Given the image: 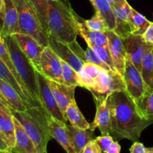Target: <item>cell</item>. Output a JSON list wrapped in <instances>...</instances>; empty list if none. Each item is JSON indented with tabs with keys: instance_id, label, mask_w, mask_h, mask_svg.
Listing matches in <instances>:
<instances>
[{
	"instance_id": "cell-1",
	"label": "cell",
	"mask_w": 153,
	"mask_h": 153,
	"mask_svg": "<svg viewBox=\"0 0 153 153\" xmlns=\"http://www.w3.org/2000/svg\"><path fill=\"white\" fill-rule=\"evenodd\" d=\"M110 117V135L116 140L138 141L142 131L153 123V120L144 119L140 114L136 103L125 91L111 95Z\"/></svg>"
},
{
	"instance_id": "cell-2",
	"label": "cell",
	"mask_w": 153,
	"mask_h": 153,
	"mask_svg": "<svg viewBox=\"0 0 153 153\" xmlns=\"http://www.w3.org/2000/svg\"><path fill=\"white\" fill-rule=\"evenodd\" d=\"M48 3V34L66 44L76 40V13L68 1L49 0Z\"/></svg>"
},
{
	"instance_id": "cell-3",
	"label": "cell",
	"mask_w": 153,
	"mask_h": 153,
	"mask_svg": "<svg viewBox=\"0 0 153 153\" xmlns=\"http://www.w3.org/2000/svg\"><path fill=\"white\" fill-rule=\"evenodd\" d=\"M11 114L32 139L38 153L46 150L48 142L52 137L48 126L49 116L45 111L38 107H28L24 111H11Z\"/></svg>"
},
{
	"instance_id": "cell-4",
	"label": "cell",
	"mask_w": 153,
	"mask_h": 153,
	"mask_svg": "<svg viewBox=\"0 0 153 153\" xmlns=\"http://www.w3.org/2000/svg\"><path fill=\"white\" fill-rule=\"evenodd\" d=\"M13 64L29 94L38 103L40 104L38 92L36 68L23 53L12 35L4 37ZM42 106V105H41Z\"/></svg>"
},
{
	"instance_id": "cell-5",
	"label": "cell",
	"mask_w": 153,
	"mask_h": 153,
	"mask_svg": "<svg viewBox=\"0 0 153 153\" xmlns=\"http://www.w3.org/2000/svg\"><path fill=\"white\" fill-rule=\"evenodd\" d=\"M18 14L21 33L32 36L44 48L48 46V37L28 0H13Z\"/></svg>"
},
{
	"instance_id": "cell-6",
	"label": "cell",
	"mask_w": 153,
	"mask_h": 153,
	"mask_svg": "<svg viewBox=\"0 0 153 153\" xmlns=\"http://www.w3.org/2000/svg\"><path fill=\"white\" fill-rule=\"evenodd\" d=\"M88 91L93 97H106L116 91H125V85L118 72L102 68L96 78L94 85Z\"/></svg>"
},
{
	"instance_id": "cell-7",
	"label": "cell",
	"mask_w": 153,
	"mask_h": 153,
	"mask_svg": "<svg viewBox=\"0 0 153 153\" xmlns=\"http://www.w3.org/2000/svg\"><path fill=\"white\" fill-rule=\"evenodd\" d=\"M122 43L126 57L140 72L142 60L148 52L152 50L153 45L146 41L142 35L135 34H130L122 39Z\"/></svg>"
},
{
	"instance_id": "cell-8",
	"label": "cell",
	"mask_w": 153,
	"mask_h": 153,
	"mask_svg": "<svg viewBox=\"0 0 153 153\" xmlns=\"http://www.w3.org/2000/svg\"><path fill=\"white\" fill-rule=\"evenodd\" d=\"M36 75H37L40 102L43 108L49 117L67 124L68 120L63 115L62 112L58 106L52 91L48 85L46 79L38 70L36 71Z\"/></svg>"
},
{
	"instance_id": "cell-9",
	"label": "cell",
	"mask_w": 153,
	"mask_h": 153,
	"mask_svg": "<svg viewBox=\"0 0 153 153\" xmlns=\"http://www.w3.org/2000/svg\"><path fill=\"white\" fill-rule=\"evenodd\" d=\"M122 77L125 85V91L136 103L144 94L147 86L144 83L140 72L128 58H126Z\"/></svg>"
},
{
	"instance_id": "cell-10",
	"label": "cell",
	"mask_w": 153,
	"mask_h": 153,
	"mask_svg": "<svg viewBox=\"0 0 153 153\" xmlns=\"http://www.w3.org/2000/svg\"><path fill=\"white\" fill-rule=\"evenodd\" d=\"M39 72L46 79L64 84L61 59L49 46L44 49L40 55Z\"/></svg>"
},
{
	"instance_id": "cell-11",
	"label": "cell",
	"mask_w": 153,
	"mask_h": 153,
	"mask_svg": "<svg viewBox=\"0 0 153 153\" xmlns=\"http://www.w3.org/2000/svg\"><path fill=\"white\" fill-rule=\"evenodd\" d=\"M111 95L106 97H94L96 114L93 122L90 123L91 131H94L98 128L101 134H111Z\"/></svg>"
},
{
	"instance_id": "cell-12",
	"label": "cell",
	"mask_w": 153,
	"mask_h": 153,
	"mask_svg": "<svg viewBox=\"0 0 153 153\" xmlns=\"http://www.w3.org/2000/svg\"><path fill=\"white\" fill-rule=\"evenodd\" d=\"M12 36L16 40L21 50L32 63L36 70L39 71L40 55L44 48L28 34L16 33Z\"/></svg>"
},
{
	"instance_id": "cell-13",
	"label": "cell",
	"mask_w": 153,
	"mask_h": 153,
	"mask_svg": "<svg viewBox=\"0 0 153 153\" xmlns=\"http://www.w3.org/2000/svg\"><path fill=\"white\" fill-rule=\"evenodd\" d=\"M105 33L107 36L108 48L116 70L123 76L127 57L123 46L122 40L112 30H108Z\"/></svg>"
},
{
	"instance_id": "cell-14",
	"label": "cell",
	"mask_w": 153,
	"mask_h": 153,
	"mask_svg": "<svg viewBox=\"0 0 153 153\" xmlns=\"http://www.w3.org/2000/svg\"><path fill=\"white\" fill-rule=\"evenodd\" d=\"M48 46L58 55L60 59L71 66L78 73H80L83 62L72 52L68 45L59 41L52 36L49 35Z\"/></svg>"
},
{
	"instance_id": "cell-15",
	"label": "cell",
	"mask_w": 153,
	"mask_h": 153,
	"mask_svg": "<svg viewBox=\"0 0 153 153\" xmlns=\"http://www.w3.org/2000/svg\"><path fill=\"white\" fill-rule=\"evenodd\" d=\"M116 26L113 31L122 40L131 34L130 28V19L131 16L132 7L125 1L122 5L112 7Z\"/></svg>"
},
{
	"instance_id": "cell-16",
	"label": "cell",
	"mask_w": 153,
	"mask_h": 153,
	"mask_svg": "<svg viewBox=\"0 0 153 153\" xmlns=\"http://www.w3.org/2000/svg\"><path fill=\"white\" fill-rule=\"evenodd\" d=\"M56 101L63 115L65 117V111L70 102L75 100L74 93L76 87L69 86L62 83L46 79Z\"/></svg>"
},
{
	"instance_id": "cell-17",
	"label": "cell",
	"mask_w": 153,
	"mask_h": 153,
	"mask_svg": "<svg viewBox=\"0 0 153 153\" xmlns=\"http://www.w3.org/2000/svg\"><path fill=\"white\" fill-rule=\"evenodd\" d=\"M67 124L48 117V126L51 137L55 139L67 153H76L66 129Z\"/></svg>"
},
{
	"instance_id": "cell-18",
	"label": "cell",
	"mask_w": 153,
	"mask_h": 153,
	"mask_svg": "<svg viewBox=\"0 0 153 153\" xmlns=\"http://www.w3.org/2000/svg\"><path fill=\"white\" fill-rule=\"evenodd\" d=\"M5 1V10L3 18L2 26L0 29V36L2 37L21 33L18 22V14L13 0Z\"/></svg>"
},
{
	"instance_id": "cell-19",
	"label": "cell",
	"mask_w": 153,
	"mask_h": 153,
	"mask_svg": "<svg viewBox=\"0 0 153 153\" xmlns=\"http://www.w3.org/2000/svg\"><path fill=\"white\" fill-rule=\"evenodd\" d=\"M0 137L9 149L15 144V128L14 117L8 108H0Z\"/></svg>"
},
{
	"instance_id": "cell-20",
	"label": "cell",
	"mask_w": 153,
	"mask_h": 153,
	"mask_svg": "<svg viewBox=\"0 0 153 153\" xmlns=\"http://www.w3.org/2000/svg\"><path fill=\"white\" fill-rule=\"evenodd\" d=\"M0 79L8 83L10 85H11L17 91V93L20 94L21 98L22 99L24 102L26 103L27 107H38L44 110L41 105L38 103L29 94L26 93L22 89V88L18 83L16 79H15L14 75L11 73V72L8 70V68L6 67L5 64L2 61L1 59H0Z\"/></svg>"
},
{
	"instance_id": "cell-21",
	"label": "cell",
	"mask_w": 153,
	"mask_h": 153,
	"mask_svg": "<svg viewBox=\"0 0 153 153\" xmlns=\"http://www.w3.org/2000/svg\"><path fill=\"white\" fill-rule=\"evenodd\" d=\"M14 123L15 128V144L14 147L11 149L15 153H38L32 139L14 117Z\"/></svg>"
},
{
	"instance_id": "cell-22",
	"label": "cell",
	"mask_w": 153,
	"mask_h": 153,
	"mask_svg": "<svg viewBox=\"0 0 153 153\" xmlns=\"http://www.w3.org/2000/svg\"><path fill=\"white\" fill-rule=\"evenodd\" d=\"M76 19L78 34H80L85 40L87 46H92V45L100 46H108V39L106 33L88 29L84 25L82 22L83 19L80 17L76 13Z\"/></svg>"
},
{
	"instance_id": "cell-23",
	"label": "cell",
	"mask_w": 153,
	"mask_h": 153,
	"mask_svg": "<svg viewBox=\"0 0 153 153\" xmlns=\"http://www.w3.org/2000/svg\"><path fill=\"white\" fill-rule=\"evenodd\" d=\"M0 92L8 105L10 111L22 112L26 110L27 105L17 91L4 81L0 79Z\"/></svg>"
},
{
	"instance_id": "cell-24",
	"label": "cell",
	"mask_w": 153,
	"mask_h": 153,
	"mask_svg": "<svg viewBox=\"0 0 153 153\" xmlns=\"http://www.w3.org/2000/svg\"><path fill=\"white\" fill-rule=\"evenodd\" d=\"M75 152L82 153L87 143L94 140L93 131L90 129H82L72 125H66Z\"/></svg>"
},
{
	"instance_id": "cell-25",
	"label": "cell",
	"mask_w": 153,
	"mask_h": 153,
	"mask_svg": "<svg viewBox=\"0 0 153 153\" xmlns=\"http://www.w3.org/2000/svg\"><path fill=\"white\" fill-rule=\"evenodd\" d=\"M136 105L140 114L144 119L153 120V88L146 87L145 92Z\"/></svg>"
},
{
	"instance_id": "cell-26",
	"label": "cell",
	"mask_w": 153,
	"mask_h": 153,
	"mask_svg": "<svg viewBox=\"0 0 153 153\" xmlns=\"http://www.w3.org/2000/svg\"><path fill=\"white\" fill-rule=\"evenodd\" d=\"M65 117L70 123V125L82 129H89L90 123L87 122L81 113L75 100L70 102L66 109Z\"/></svg>"
},
{
	"instance_id": "cell-27",
	"label": "cell",
	"mask_w": 153,
	"mask_h": 153,
	"mask_svg": "<svg viewBox=\"0 0 153 153\" xmlns=\"http://www.w3.org/2000/svg\"><path fill=\"white\" fill-rule=\"evenodd\" d=\"M0 59H1L2 61L5 64L6 67L8 68V70L11 72V73L14 75V76L15 79H16V81H17L18 83L20 84V85L22 87V89H23L26 93L29 94V92L28 91L27 88H26L24 83L22 82V79H20L19 74L17 73V71H16L14 65L13 61H12L11 58H10V54H9L7 46H6L4 37H1V36H0ZM30 95H31V94H30Z\"/></svg>"
},
{
	"instance_id": "cell-28",
	"label": "cell",
	"mask_w": 153,
	"mask_h": 153,
	"mask_svg": "<svg viewBox=\"0 0 153 153\" xmlns=\"http://www.w3.org/2000/svg\"><path fill=\"white\" fill-rule=\"evenodd\" d=\"M151 23L152 22L148 21L143 15L140 13L132 7L131 16L130 19V28L131 34L142 35Z\"/></svg>"
},
{
	"instance_id": "cell-29",
	"label": "cell",
	"mask_w": 153,
	"mask_h": 153,
	"mask_svg": "<svg viewBox=\"0 0 153 153\" xmlns=\"http://www.w3.org/2000/svg\"><path fill=\"white\" fill-rule=\"evenodd\" d=\"M94 7L95 10L98 11L101 14L104 19L106 21L110 30L113 31L116 26L115 17L110 4L107 0H93Z\"/></svg>"
},
{
	"instance_id": "cell-30",
	"label": "cell",
	"mask_w": 153,
	"mask_h": 153,
	"mask_svg": "<svg viewBox=\"0 0 153 153\" xmlns=\"http://www.w3.org/2000/svg\"><path fill=\"white\" fill-rule=\"evenodd\" d=\"M40 20L44 31L48 34V6L49 0H28Z\"/></svg>"
},
{
	"instance_id": "cell-31",
	"label": "cell",
	"mask_w": 153,
	"mask_h": 153,
	"mask_svg": "<svg viewBox=\"0 0 153 153\" xmlns=\"http://www.w3.org/2000/svg\"><path fill=\"white\" fill-rule=\"evenodd\" d=\"M140 74L146 85L153 88V55L152 51L142 60Z\"/></svg>"
},
{
	"instance_id": "cell-32",
	"label": "cell",
	"mask_w": 153,
	"mask_h": 153,
	"mask_svg": "<svg viewBox=\"0 0 153 153\" xmlns=\"http://www.w3.org/2000/svg\"><path fill=\"white\" fill-rule=\"evenodd\" d=\"M62 68V79L64 85L69 86H80L79 73L68 63L61 60Z\"/></svg>"
},
{
	"instance_id": "cell-33",
	"label": "cell",
	"mask_w": 153,
	"mask_h": 153,
	"mask_svg": "<svg viewBox=\"0 0 153 153\" xmlns=\"http://www.w3.org/2000/svg\"><path fill=\"white\" fill-rule=\"evenodd\" d=\"M82 22H83L86 27H87L88 29L92 30V31L106 32V31L110 30L105 19H104L101 14L97 10H96L94 15L91 19H86V20L83 19Z\"/></svg>"
},
{
	"instance_id": "cell-34",
	"label": "cell",
	"mask_w": 153,
	"mask_h": 153,
	"mask_svg": "<svg viewBox=\"0 0 153 153\" xmlns=\"http://www.w3.org/2000/svg\"><path fill=\"white\" fill-rule=\"evenodd\" d=\"M89 46V47H91L93 49V51L97 55L99 59L101 61H103L106 66H108L111 70H112V71H116V70L115 68V66L113 64V61H112V57H111L108 46H95V45H92V46Z\"/></svg>"
},
{
	"instance_id": "cell-35",
	"label": "cell",
	"mask_w": 153,
	"mask_h": 153,
	"mask_svg": "<svg viewBox=\"0 0 153 153\" xmlns=\"http://www.w3.org/2000/svg\"><path fill=\"white\" fill-rule=\"evenodd\" d=\"M82 62H92L94 63V64H97L99 67H100L101 68L104 69V70H111L109 68L108 66H106L103 61H100L98 57L97 56L94 52L93 51V49H92L89 46H87L86 49L85 50L83 54V57H82Z\"/></svg>"
},
{
	"instance_id": "cell-36",
	"label": "cell",
	"mask_w": 153,
	"mask_h": 153,
	"mask_svg": "<svg viewBox=\"0 0 153 153\" xmlns=\"http://www.w3.org/2000/svg\"><path fill=\"white\" fill-rule=\"evenodd\" d=\"M95 140L103 152H105L110 145L114 141L113 137L110 134H101V136L96 137Z\"/></svg>"
},
{
	"instance_id": "cell-37",
	"label": "cell",
	"mask_w": 153,
	"mask_h": 153,
	"mask_svg": "<svg viewBox=\"0 0 153 153\" xmlns=\"http://www.w3.org/2000/svg\"><path fill=\"white\" fill-rule=\"evenodd\" d=\"M82 153H103V152L96 142L95 139H94L87 143Z\"/></svg>"
},
{
	"instance_id": "cell-38",
	"label": "cell",
	"mask_w": 153,
	"mask_h": 153,
	"mask_svg": "<svg viewBox=\"0 0 153 153\" xmlns=\"http://www.w3.org/2000/svg\"><path fill=\"white\" fill-rule=\"evenodd\" d=\"M130 153H148L147 148L144 146L142 143L140 142H134L133 145L130 148Z\"/></svg>"
},
{
	"instance_id": "cell-39",
	"label": "cell",
	"mask_w": 153,
	"mask_h": 153,
	"mask_svg": "<svg viewBox=\"0 0 153 153\" xmlns=\"http://www.w3.org/2000/svg\"><path fill=\"white\" fill-rule=\"evenodd\" d=\"M142 37L145 39L146 41L153 45V22L150 24L146 31L142 34Z\"/></svg>"
},
{
	"instance_id": "cell-40",
	"label": "cell",
	"mask_w": 153,
	"mask_h": 153,
	"mask_svg": "<svg viewBox=\"0 0 153 153\" xmlns=\"http://www.w3.org/2000/svg\"><path fill=\"white\" fill-rule=\"evenodd\" d=\"M120 152H121V146L117 141H113L104 153H120Z\"/></svg>"
},
{
	"instance_id": "cell-41",
	"label": "cell",
	"mask_w": 153,
	"mask_h": 153,
	"mask_svg": "<svg viewBox=\"0 0 153 153\" xmlns=\"http://www.w3.org/2000/svg\"><path fill=\"white\" fill-rule=\"evenodd\" d=\"M4 10H5V1L4 0H0V29L2 26Z\"/></svg>"
},
{
	"instance_id": "cell-42",
	"label": "cell",
	"mask_w": 153,
	"mask_h": 153,
	"mask_svg": "<svg viewBox=\"0 0 153 153\" xmlns=\"http://www.w3.org/2000/svg\"><path fill=\"white\" fill-rule=\"evenodd\" d=\"M107 1L110 3L111 7L112 8V7H118V6L122 5V4H123L127 1L126 0H107Z\"/></svg>"
},
{
	"instance_id": "cell-43",
	"label": "cell",
	"mask_w": 153,
	"mask_h": 153,
	"mask_svg": "<svg viewBox=\"0 0 153 153\" xmlns=\"http://www.w3.org/2000/svg\"><path fill=\"white\" fill-rule=\"evenodd\" d=\"M9 148L8 147L7 145L5 144L4 141H3L2 139L0 137V150H6V149H8Z\"/></svg>"
},
{
	"instance_id": "cell-44",
	"label": "cell",
	"mask_w": 153,
	"mask_h": 153,
	"mask_svg": "<svg viewBox=\"0 0 153 153\" xmlns=\"http://www.w3.org/2000/svg\"><path fill=\"white\" fill-rule=\"evenodd\" d=\"M0 99H1V100H2V102H4V105H6V106H7V107H8V108H9V109H10V108H9L8 105V104H7V102H6L5 100H4V97H2V95L1 92H0Z\"/></svg>"
},
{
	"instance_id": "cell-45",
	"label": "cell",
	"mask_w": 153,
	"mask_h": 153,
	"mask_svg": "<svg viewBox=\"0 0 153 153\" xmlns=\"http://www.w3.org/2000/svg\"><path fill=\"white\" fill-rule=\"evenodd\" d=\"M0 108H8V109H9L8 108L7 106H6L4 104V102L2 101L1 99H0ZM9 110H10V109H9Z\"/></svg>"
},
{
	"instance_id": "cell-46",
	"label": "cell",
	"mask_w": 153,
	"mask_h": 153,
	"mask_svg": "<svg viewBox=\"0 0 153 153\" xmlns=\"http://www.w3.org/2000/svg\"><path fill=\"white\" fill-rule=\"evenodd\" d=\"M0 153H13L10 149H6V150H0Z\"/></svg>"
},
{
	"instance_id": "cell-47",
	"label": "cell",
	"mask_w": 153,
	"mask_h": 153,
	"mask_svg": "<svg viewBox=\"0 0 153 153\" xmlns=\"http://www.w3.org/2000/svg\"><path fill=\"white\" fill-rule=\"evenodd\" d=\"M148 153H153V148H147Z\"/></svg>"
},
{
	"instance_id": "cell-48",
	"label": "cell",
	"mask_w": 153,
	"mask_h": 153,
	"mask_svg": "<svg viewBox=\"0 0 153 153\" xmlns=\"http://www.w3.org/2000/svg\"><path fill=\"white\" fill-rule=\"evenodd\" d=\"M90 1V2L92 3V4L93 6H94V1H93V0H89Z\"/></svg>"
},
{
	"instance_id": "cell-49",
	"label": "cell",
	"mask_w": 153,
	"mask_h": 153,
	"mask_svg": "<svg viewBox=\"0 0 153 153\" xmlns=\"http://www.w3.org/2000/svg\"><path fill=\"white\" fill-rule=\"evenodd\" d=\"M41 153H47V151L45 150V151H44V152H41Z\"/></svg>"
},
{
	"instance_id": "cell-50",
	"label": "cell",
	"mask_w": 153,
	"mask_h": 153,
	"mask_svg": "<svg viewBox=\"0 0 153 153\" xmlns=\"http://www.w3.org/2000/svg\"><path fill=\"white\" fill-rule=\"evenodd\" d=\"M152 55H153V49H152Z\"/></svg>"
},
{
	"instance_id": "cell-51",
	"label": "cell",
	"mask_w": 153,
	"mask_h": 153,
	"mask_svg": "<svg viewBox=\"0 0 153 153\" xmlns=\"http://www.w3.org/2000/svg\"><path fill=\"white\" fill-rule=\"evenodd\" d=\"M11 150H12V149H11ZM12 152H13V153H15L14 152V151H13V150H12Z\"/></svg>"
}]
</instances>
